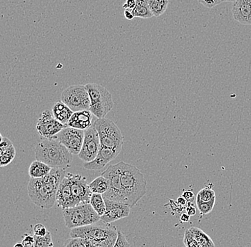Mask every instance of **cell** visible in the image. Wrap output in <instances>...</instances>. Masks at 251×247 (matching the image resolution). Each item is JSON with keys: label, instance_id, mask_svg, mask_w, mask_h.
I'll return each instance as SVG.
<instances>
[{"label": "cell", "instance_id": "27", "mask_svg": "<svg viewBox=\"0 0 251 247\" xmlns=\"http://www.w3.org/2000/svg\"><path fill=\"white\" fill-rule=\"evenodd\" d=\"M213 186L212 184H210V185L206 186V187L201 189L198 193L196 200L201 202H208L216 198V193H215L213 189L212 188Z\"/></svg>", "mask_w": 251, "mask_h": 247}, {"label": "cell", "instance_id": "8", "mask_svg": "<svg viewBox=\"0 0 251 247\" xmlns=\"http://www.w3.org/2000/svg\"><path fill=\"white\" fill-rule=\"evenodd\" d=\"M61 101L65 103L74 112L89 110L91 101L86 86H71L63 90Z\"/></svg>", "mask_w": 251, "mask_h": 247}, {"label": "cell", "instance_id": "2", "mask_svg": "<svg viewBox=\"0 0 251 247\" xmlns=\"http://www.w3.org/2000/svg\"><path fill=\"white\" fill-rule=\"evenodd\" d=\"M119 164L126 204L132 208L147 193V180L136 167L123 161Z\"/></svg>", "mask_w": 251, "mask_h": 247}, {"label": "cell", "instance_id": "31", "mask_svg": "<svg viewBox=\"0 0 251 247\" xmlns=\"http://www.w3.org/2000/svg\"><path fill=\"white\" fill-rule=\"evenodd\" d=\"M183 244L187 247H200L197 241L194 238V235L189 229H187L185 232Z\"/></svg>", "mask_w": 251, "mask_h": 247}, {"label": "cell", "instance_id": "4", "mask_svg": "<svg viewBox=\"0 0 251 247\" xmlns=\"http://www.w3.org/2000/svg\"><path fill=\"white\" fill-rule=\"evenodd\" d=\"M36 159L45 162L51 168H70L73 156L57 139H45L34 150Z\"/></svg>", "mask_w": 251, "mask_h": 247}, {"label": "cell", "instance_id": "30", "mask_svg": "<svg viewBox=\"0 0 251 247\" xmlns=\"http://www.w3.org/2000/svg\"><path fill=\"white\" fill-rule=\"evenodd\" d=\"M64 247H91V245L88 239L81 237H71V239L66 241Z\"/></svg>", "mask_w": 251, "mask_h": 247}, {"label": "cell", "instance_id": "15", "mask_svg": "<svg viewBox=\"0 0 251 247\" xmlns=\"http://www.w3.org/2000/svg\"><path fill=\"white\" fill-rule=\"evenodd\" d=\"M119 153L120 152L101 145L97 157L91 162H85L84 168L89 170H101L109 162L115 159Z\"/></svg>", "mask_w": 251, "mask_h": 247}, {"label": "cell", "instance_id": "11", "mask_svg": "<svg viewBox=\"0 0 251 247\" xmlns=\"http://www.w3.org/2000/svg\"><path fill=\"white\" fill-rule=\"evenodd\" d=\"M100 136L93 125L84 131V139L82 148L78 156L84 162H88L93 160L100 151Z\"/></svg>", "mask_w": 251, "mask_h": 247}, {"label": "cell", "instance_id": "5", "mask_svg": "<svg viewBox=\"0 0 251 247\" xmlns=\"http://www.w3.org/2000/svg\"><path fill=\"white\" fill-rule=\"evenodd\" d=\"M66 226L69 229L86 226L101 220L90 203H82L63 209Z\"/></svg>", "mask_w": 251, "mask_h": 247}, {"label": "cell", "instance_id": "20", "mask_svg": "<svg viewBox=\"0 0 251 247\" xmlns=\"http://www.w3.org/2000/svg\"><path fill=\"white\" fill-rule=\"evenodd\" d=\"M51 169L52 168L45 162L37 159V160L31 162L29 168V175L30 178H44L50 173Z\"/></svg>", "mask_w": 251, "mask_h": 247}, {"label": "cell", "instance_id": "26", "mask_svg": "<svg viewBox=\"0 0 251 247\" xmlns=\"http://www.w3.org/2000/svg\"><path fill=\"white\" fill-rule=\"evenodd\" d=\"M1 156H0V163H1V167L7 166V165L10 164L13 161L16 156V150L14 145L9 147L7 150H5L2 153H1Z\"/></svg>", "mask_w": 251, "mask_h": 247}, {"label": "cell", "instance_id": "7", "mask_svg": "<svg viewBox=\"0 0 251 247\" xmlns=\"http://www.w3.org/2000/svg\"><path fill=\"white\" fill-rule=\"evenodd\" d=\"M93 126L98 132L102 146L119 152L122 151L124 136L121 130L112 120L106 118H98L95 120Z\"/></svg>", "mask_w": 251, "mask_h": 247}, {"label": "cell", "instance_id": "41", "mask_svg": "<svg viewBox=\"0 0 251 247\" xmlns=\"http://www.w3.org/2000/svg\"><path fill=\"white\" fill-rule=\"evenodd\" d=\"M190 217H191V216L188 215V213H183L180 215V222L181 223H188L190 220Z\"/></svg>", "mask_w": 251, "mask_h": 247}, {"label": "cell", "instance_id": "25", "mask_svg": "<svg viewBox=\"0 0 251 247\" xmlns=\"http://www.w3.org/2000/svg\"><path fill=\"white\" fill-rule=\"evenodd\" d=\"M169 0H149V7L154 17L164 15L169 5Z\"/></svg>", "mask_w": 251, "mask_h": 247}, {"label": "cell", "instance_id": "24", "mask_svg": "<svg viewBox=\"0 0 251 247\" xmlns=\"http://www.w3.org/2000/svg\"><path fill=\"white\" fill-rule=\"evenodd\" d=\"M90 203L94 210L100 217L104 215L106 211V202L103 195L100 193H92Z\"/></svg>", "mask_w": 251, "mask_h": 247}, {"label": "cell", "instance_id": "3", "mask_svg": "<svg viewBox=\"0 0 251 247\" xmlns=\"http://www.w3.org/2000/svg\"><path fill=\"white\" fill-rule=\"evenodd\" d=\"M118 235V229L111 223L102 220L92 225L72 229L71 237H81L90 242L91 247H111L114 246Z\"/></svg>", "mask_w": 251, "mask_h": 247}, {"label": "cell", "instance_id": "43", "mask_svg": "<svg viewBox=\"0 0 251 247\" xmlns=\"http://www.w3.org/2000/svg\"><path fill=\"white\" fill-rule=\"evenodd\" d=\"M15 247H24L23 246V244L22 243H17V244H16V245H15V246H14Z\"/></svg>", "mask_w": 251, "mask_h": 247}, {"label": "cell", "instance_id": "6", "mask_svg": "<svg viewBox=\"0 0 251 247\" xmlns=\"http://www.w3.org/2000/svg\"><path fill=\"white\" fill-rule=\"evenodd\" d=\"M86 87L90 97L89 110L97 118H105L114 107L112 95L105 87L95 83H89Z\"/></svg>", "mask_w": 251, "mask_h": 247}, {"label": "cell", "instance_id": "42", "mask_svg": "<svg viewBox=\"0 0 251 247\" xmlns=\"http://www.w3.org/2000/svg\"><path fill=\"white\" fill-rule=\"evenodd\" d=\"M176 202H177L178 203V204H180V205H181V206H186V204H187V200H186V199H185L184 198H183V196H180V197H178V198H177V200H176Z\"/></svg>", "mask_w": 251, "mask_h": 247}, {"label": "cell", "instance_id": "38", "mask_svg": "<svg viewBox=\"0 0 251 247\" xmlns=\"http://www.w3.org/2000/svg\"><path fill=\"white\" fill-rule=\"evenodd\" d=\"M186 213H188L190 216H194L196 214V209L194 207V204L192 202H188L187 207L186 208Z\"/></svg>", "mask_w": 251, "mask_h": 247}, {"label": "cell", "instance_id": "37", "mask_svg": "<svg viewBox=\"0 0 251 247\" xmlns=\"http://www.w3.org/2000/svg\"><path fill=\"white\" fill-rule=\"evenodd\" d=\"M182 196L187 200L188 202H193L195 199V195L191 190H183Z\"/></svg>", "mask_w": 251, "mask_h": 247}, {"label": "cell", "instance_id": "28", "mask_svg": "<svg viewBox=\"0 0 251 247\" xmlns=\"http://www.w3.org/2000/svg\"><path fill=\"white\" fill-rule=\"evenodd\" d=\"M34 238H35V244H34V247H54L52 237H51V234L50 231H48L46 235L43 236V237L34 235Z\"/></svg>", "mask_w": 251, "mask_h": 247}, {"label": "cell", "instance_id": "21", "mask_svg": "<svg viewBox=\"0 0 251 247\" xmlns=\"http://www.w3.org/2000/svg\"><path fill=\"white\" fill-rule=\"evenodd\" d=\"M135 17L142 19H150L153 17L149 7V0H136V7L132 9Z\"/></svg>", "mask_w": 251, "mask_h": 247}, {"label": "cell", "instance_id": "18", "mask_svg": "<svg viewBox=\"0 0 251 247\" xmlns=\"http://www.w3.org/2000/svg\"><path fill=\"white\" fill-rule=\"evenodd\" d=\"M93 113L90 110H83L74 112L67 126L70 127L85 130L92 126Z\"/></svg>", "mask_w": 251, "mask_h": 247}, {"label": "cell", "instance_id": "36", "mask_svg": "<svg viewBox=\"0 0 251 247\" xmlns=\"http://www.w3.org/2000/svg\"><path fill=\"white\" fill-rule=\"evenodd\" d=\"M12 145H13L12 142L9 138L3 137L2 135H1V142H0V152L1 153L7 150Z\"/></svg>", "mask_w": 251, "mask_h": 247}, {"label": "cell", "instance_id": "13", "mask_svg": "<svg viewBox=\"0 0 251 247\" xmlns=\"http://www.w3.org/2000/svg\"><path fill=\"white\" fill-rule=\"evenodd\" d=\"M71 180V189L73 198L74 206L82 203L90 202L92 192L85 177L79 174L69 173Z\"/></svg>", "mask_w": 251, "mask_h": 247}, {"label": "cell", "instance_id": "9", "mask_svg": "<svg viewBox=\"0 0 251 247\" xmlns=\"http://www.w3.org/2000/svg\"><path fill=\"white\" fill-rule=\"evenodd\" d=\"M101 176H104L109 180V188H108L107 191L103 194V198L126 204L123 187H122V181H121L119 164L110 165L106 170L101 173Z\"/></svg>", "mask_w": 251, "mask_h": 247}, {"label": "cell", "instance_id": "40", "mask_svg": "<svg viewBox=\"0 0 251 247\" xmlns=\"http://www.w3.org/2000/svg\"><path fill=\"white\" fill-rule=\"evenodd\" d=\"M125 17L126 20H132L134 18V15H133L132 10L131 9H125Z\"/></svg>", "mask_w": 251, "mask_h": 247}, {"label": "cell", "instance_id": "44", "mask_svg": "<svg viewBox=\"0 0 251 247\" xmlns=\"http://www.w3.org/2000/svg\"><path fill=\"white\" fill-rule=\"evenodd\" d=\"M235 0H222V2H227V1H229V2H234Z\"/></svg>", "mask_w": 251, "mask_h": 247}, {"label": "cell", "instance_id": "12", "mask_svg": "<svg viewBox=\"0 0 251 247\" xmlns=\"http://www.w3.org/2000/svg\"><path fill=\"white\" fill-rule=\"evenodd\" d=\"M66 126L56 120L50 111L47 110L42 112L39 117L36 128L41 137L45 139H51L57 135Z\"/></svg>", "mask_w": 251, "mask_h": 247}, {"label": "cell", "instance_id": "39", "mask_svg": "<svg viewBox=\"0 0 251 247\" xmlns=\"http://www.w3.org/2000/svg\"><path fill=\"white\" fill-rule=\"evenodd\" d=\"M136 7V0H126L123 5V8L125 9H134Z\"/></svg>", "mask_w": 251, "mask_h": 247}, {"label": "cell", "instance_id": "22", "mask_svg": "<svg viewBox=\"0 0 251 247\" xmlns=\"http://www.w3.org/2000/svg\"><path fill=\"white\" fill-rule=\"evenodd\" d=\"M189 230L191 231V232L194 235V238L197 241L199 247H212L216 246L211 237L199 228L193 226V227L190 228Z\"/></svg>", "mask_w": 251, "mask_h": 247}, {"label": "cell", "instance_id": "10", "mask_svg": "<svg viewBox=\"0 0 251 247\" xmlns=\"http://www.w3.org/2000/svg\"><path fill=\"white\" fill-rule=\"evenodd\" d=\"M53 138L57 139L73 155H78L84 139V130L66 126Z\"/></svg>", "mask_w": 251, "mask_h": 247}, {"label": "cell", "instance_id": "16", "mask_svg": "<svg viewBox=\"0 0 251 247\" xmlns=\"http://www.w3.org/2000/svg\"><path fill=\"white\" fill-rule=\"evenodd\" d=\"M56 204L62 209L74 207L73 198L71 189V180L69 173H66L62 182L59 184L56 193Z\"/></svg>", "mask_w": 251, "mask_h": 247}, {"label": "cell", "instance_id": "1", "mask_svg": "<svg viewBox=\"0 0 251 247\" xmlns=\"http://www.w3.org/2000/svg\"><path fill=\"white\" fill-rule=\"evenodd\" d=\"M65 175V169L52 168L44 178H31L28 184V195L31 202L42 209L54 207L58 188Z\"/></svg>", "mask_w": 251, "mask_h": 247}, {"label": "cell", "instance_id": "29", "mask_svg": "<svg viewBox=\"0 0 251 247\" xmlns=\"http://www.w3.org/2000/svg\"><path fill=\"white\" fill-rule=\"evenodd\" d=\"M215 203H216V198L208 202H201L196 200L198 209L200 211L201 215H202L209 214L213 210Z\"/></svg>", "mask_w": 251, "mask_h": 247}, {"label": "cell", "instance_id": "32", "mask_svg": "<svg viewBox=\"0 0 251 247\" xmlns=\"http://www.w3.org/2000/svg\"><path fill=\"white\" fill-rule=\"evenodd\" d=\"M114 247H130L125 234L120 230H118L117 238Z\"/></svg>", "mask_w": 251, "mask_h": 247}, {"label": "cell", "instance_id": "14", "mask_svg": "<svg viewBox=\"0 0 251 247\" xmlns=\"http://www.w3.org/2000/svg\"><path fill=\"white\" fill-rule=\"evenodd\" d=\"M106 202V211L101 216V220L106 223H112L117 220L128 217L131 207L125 203L113 201L104 198Z\"/></svg>", "mask_w": 251, "mask_h": 247}, {"label": "cell", "instance_id": "34", "mask_svg": "<svg viewBox=\"0 0 251 247\" xmlns=\"http://www.w3.org/2000/svg\"><path fill=\"white\" fill-rule=\"evenodd\" d=\"M33 231H34V235L40 236V237L46 235L47 232H48L46 226L43 224H37V225H34Z\"/></svg>", "mask_w": 251, "mask_h": 247}, {"label": "cell", "instance_id": "23", "mask_svg": "<svg viewBox=\"0 0 251 247\" xmlns=\"http://www.w3.org/2000/svg\"><path fill=\"white\" fill-rule=\"evenodd\" d=\"M89 188L92 193H100L103 195L109 187V180L104 176H101L94 179L89 184Z\"/></svg>", "mask_w": 251, "mask_h": 247}, {"label": "cell", "instance_id": "19", "mask_svg": "<svg viewBox=\"0 0 251 247\" xmlns=\"http://www.w3.org/2000/svg\"><path fill=\"white\" fill-rule=\"evenodd\" d=\"M52 113L56 120L67 126L74 112L65 103L61 101L55 103L52 108Z\"/></svg>", "mask_w": 251, "mask_h": 247}, {"label": "cell", "instance_id": "17", "mask_svg": "<svg viewBox=\"0 0 251 247\" xmlns=\"http://www.w3.org/2000/svg\"><path fill=\"white\" fill-rule=\"evenodd\" d=\"M235 21L245 25H251V0H235L232 8Z\"/></svg>", "mask_w": 251, "mask_h": 247}, {"label": "cell", "instance_id": "35", "mask_svg": "<svg viewBox=\"0 0 251 247\" xmlns=\"http://www.w3.org/2000/svg\"><path fill=\"white\" fill-rule=\"evenodd\" d=\"M200 4L206 8L212 9L222 2V0H198Z\"/></svg>", "mask_w": 251, "mask_h": 247}, {"label": "cell", "instance_id": "33", "mask_svg": "<svg viewBox=\"0 0 251 247\" xmlns=\"http://www.w3.org/2000/svg\"><path fill=\"white\" fill-rule=\"evenodd\" d=\"M22 243L23 244L24 247H34V244H35L34 235H31L30 234H24Z\"/></svg>", "mask_w": 251, "mask_h": 247}]
</instances>
